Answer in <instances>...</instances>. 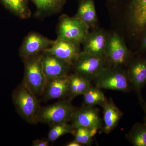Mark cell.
Masks as SVG:
<instances>
[{"instance_id":"cell-1","label":"cell","mask_w":146,"mask_h":146,"mask_svg":"<svg viewBox=\"0 0 146 146\" xmlns=\"http://www.w3.org/2000/svg\"><path fill=\"white\" fill-rule=\"evenodd\" d=\"M12 98L21 117L29 123L36 122L40 108L37 97L23 83L14 90Z\"/></svg>"},{"instance_id":"cell-2","label":"cell","mask_w":146,"mask_h":146,"mask_svg":"<svg viewBox=\"0 0 146 146\" xmlns=\"http://www.w3.org/2000/svg\"><path fill=\"white\" fill-rule=\"evenodd\" d=\"M41 57L42 54L40 53L25 59V75L23 83L36 97L43 94L48 81L43 72Z\"/></svg>"},{"instance_id":"cell-3","label":"cell","mask_w":146,"mask_h":146,"mask_svg":"<svg viewBox=\"0 0 146 146\" xmlns=\"http://www.w3.org/2000/svg\"><path fill=\"white\" fill-rule=\"evenodd\" d=\"M94 81L100 89L127 92L132 87L126 71L120 67H106Z\"/></svg>"},{"instance_id":"cell-4","label":"cell","mask_w":146,"mask_h":146,"mask_svg":"<svg viewBox=\"0 0 146 146\" xmlns=\"http://www.w3.org/2000/svg\"><path fill=\"white\" fill-rule=\"evenodd\" d=\"M75 110L70 101H60L46 107L40 108L36 122L51 125L59 123H68L71 121Z\"/></svg>"},{"instance_id":"cell-5","label":"cell","mask_w":146,"mask_h":146,"mask_svg":"<svg viewBox=\"0 0 146 146\" xmlns=\"http://www.w3.org/2000/svg\"><path fill=\"white\" fill-rule=\"evenodd\" d=\"M106 58L80 51L73 63L75 74L92 81L95 80L107 66Z\"/></svg>"},{"instance_id":"cell-6","label":"cell","mask_w":146,"mask_h":146,"mask_svg":"<svg viewBox=\"0 0 146 146\" xmlns=\"http://www.w3.org/2000/svg\"><path fill=\"white\" fill-rule=\"evenodd\" d=\"M89 29L79 18L63 15L60 17L58 26V37L80 44L89 33Z\"/></svg>"},{"instance_id":"cell-7","label":"cell","mask_w":146,"mask_h":146,"mask_svg":"<svg viewBox=\"0 0 146 146\" xmlns=\"http://www.w3.org/2000/svg\"><path fill=\"white\" fill-rule=\"evenodd\" d=\"M114 5L124 2L127 9L128 21L131 33L141 34L146 27V0H109Z\"/></svg>"},{"instance_id":"cell-8","label":"cell","mask_w":146,"mask_h":146,"mask_svg":"<svg viewBox=\"0 0 146 146\" xmlns=\"http://www.w3.org/2000/svg\"><path fill=\"white\" fill-rule=\"evenodd\" d=\"M130 52L125 42L117 33L108 35L106 57L110 66L122 67L128 62Z\"/></svg>"},{"instance_id":"cell-9","label":"cell","mask_w":146,"mask_h":146,"mask_svg":"<svg viewBox=\"0 0 146 146\" xmlns=\"http://www.w3.org/2000/svg\"><path fill=\"white\" fill-rule=\"evenodd\" d=\"M71 121L75 128L84 127L99 129L103 126V120L100 116L99 110L94 106L86 105L75 110Z\"/></svg>"},{"instance_id":"cell-10","label":"cell","mask_w":146,"mask_h":146,"mask_svg":"<svg viewBox=\"0 0 146 146\" xmlns=\"http://www.w3.org/2000/svg\"><path fill=\"white\" fill-rule=\"evenodd\" d=\"M54 42L39 33H31L24 39L19 54L24 59L34 56L51 47Z\"/></svg>"},{"instance_id":"cell-11","label":"cell","mask_w":146,"mask_h":146,"mask_svg":"<svg viewBox=\"0 0 146 146\" xmlns=\"http://www.w3.org/2000/svg\"><path fill=\"white\" fill-rule=\"evenodd\" d=\"M41 61L47 80L68 76L72 67L69 63L46 52L42 53Z\"/></svg>"},{"instance_id":"cell-12","label":"cell","mask_w":146,"mask_h":146,"mask_svg":"<svg viewBox=\"0 0 146 146\" xmlns=\"http://www.w3.org/2000/svg\"><path fill=\"white\" fill-rule=\"evenodd\" d=\"M80 45L57 37L52 46L44 52L52 54L72 67L73 63L81 51Z\"/></svg>"},{"instance_id":"cell-13","label":"cell","mask_w":146,"mask_h":146,"mask_svg":"<svg viewBox=\"0 0 146 146\" xmlns=\"http://www.w3.org/2000/svg\"><path fill=\"white\" fill-rule=\"evenodd\" d=\"M108 35L103 30L94 29L86 35L82 42L83 51L104 58L106 57V50Z\"/></svg>"},{"instance_id":"cell-14","label":"cell","mask_w":146,"mask_h":146,"mask_svg":"<svg viewBox=\"0 0 146 146\" xmlns=\"http://www.w3.org/2000/svg\"><path fill=\"white\" fill-rule=\"evenodd\" d=\"M126 72L138 98L142 97L141 90L146 84V56L133 60L129 64Z\"/></svg>"},{"instance_id":"cell-15","label":"cell","mask_w":146,"mask_h":146,"mask_svg":"<svg viewBox=\"0 0 146 146\" xmlns=\"http://www.w3.org/2000/svg\"><path fill=\"white\" fill-rule=\"evenodd\" d=\"M45 100L56 99L70 95V77L64 76L47 81L43 94Z\"/></svg>"},{"instance_id":"cell-16","label":"cell","mask_w":146,"mask_h":146,"mask_svg":"<svg viewBox=\"0 0 146 146\" xmlns=\"http://www.w3.org/2000/svg\"><path fill=\"white\" fill-rule=\"evenodd\" d=\"M102 107L103 110L102 128L104 132L108 134L117 125L123 113L111 99L107 100Z\"/></svg>"},{"instance_id":"cell-17","label":"cell","mask_w":146,"mask_h":146,"mask_svg":"<svg viewBox=\"0 0 146 146\" xmlns=\"http://www.w3.org/2000/svg\"><path fill=\"white\" fill-rule=\"evenodd\" d=\"M75 17L83 21L89 27L97 29L98 19L94 0H80Z\"/></svg>"},{"instance_id":"cell-18","label":"cell","mask_w":146,"mask_h":146,"mask_svg":"<svg viewBox=\"0 0 146 146\" xmlns=\"http://www.w3.org/2000/svg\"><path fill=\"white\" fill-rule=\"evenodd\" d=\"M3 5L19 18H29L31 11L27 0H1Z\"/></svg>"},{"instance_id":"cell-19","label":"cell","mask_w":146,"mask_h":146,"mask_svg":"<svg viewBox=\"0 0 146 146\" xmlns=\"http://www.w3.org/2000/svg\"><path fill=\"white\" fill-rule=\"evenodd\" d=\"M126 136L133 146H146V124L136 123Z\"/></svg>"},{"instance_id":"cell-20","label":"cell","mask_w":146,"mask_h":146,"mask_svg":"<svg viewBox=\"0 0 146 146\" xmlns=\"http://www.w3.org/2000/svg\"><path fill=\"white\" fill-rule=\"evenodd\" d=\"M101 89L91 85L83 94L84 100L86 105L102 106L107 100Z\"/></svg>"},{"instance_id":"cell-21","label":"cell","mask_w":146,"mask_h":146,"mask_svg":"<svg viewBox=\"0 0 146 146\" xmlns=\"http://www.w3.org/2000/svg\"><path fill=\"white\" fill-rule=\"evenodd\" d=\"M75 131V128L72 125L68 123L52 125L48 135V140L50 142H54L63 135L67 134L74 135Z\"/></svg>"},{"instance_id":"cell-22","label":"cell","mask_w":146,"mask_h":146,"mask_svg":"<svg viewBox=\"0 0 146 146\" xmlns=\"http://www.w3.org/2000/svg\"><path fill=\"white\" fill-rule=\"evenodd\" d=\"M39 12L52 13L58 11L65 5L66 0H32Z\"/></svg>"},{"instance_id":"cell-23","label":"cell","mask_w":146,"mask_h":146,"mask_svg":"<svg viewBox=\"0 0 146 146\" xmlns=\"http://www.w3.org/2000/svg\"><path fill=\"white\" fill-rule=\"evenodd\" d=\"M98 130L96 129L87 127L77 128L74 134V140L82 145H90L93 141V137L96 134Z\"/></svg>"},{"instance_id":"cell-24","label":"cell","mask_w":146,"mask_h":146,"mask_svg":"<svg viewBox=\"0 0 146 146\" xmlns=\"http://www.w3.org/2000/svg\"><path fill=\"white\" fill-rule=\"evenodd\" d=\"M78 75V80L77 89V96L80 95H83L91 85V81Z\"/></svg>"},{"instance_id":"cell-25","label":"cell","mask_w":146,"mask_h":146,"mask_svg":"<svg viewBox=\"0 0 146 146\" xmlns=\"http://www.w3.org/2000/svg\"><path fill=\"white\" fill-rule=\"evenodd\" d=\"M70 77V96L71 98H74L77 96L78 75L76 74L72 75Z\"/></svg>"},{"instance_id":"cell-26","label":"cell","mask_w":146,"mask_h":146,"mask_svg":"<svg viewBox=\"0 0 146 146\" xmlns=\"http://www.w3.org/2000/svg\"><path fill=\"white\" fill-rule=\"evenodd\" d=\"M140 50L142 51H146V27L142 32Z\"/></svg>"},{"instance_id":"cell-27","label":"cell","mask_w":146,"mask_h":146,"mask_svg":"<svg viewBox=\"0 0 146 146\" xmlns=\"http://www.w3.org/2000/svg\"><path fill=\"white\" fill-rule=\"evenodd\" d=\"M49 141L44 140L37 139L35 140L33 142V146H49Z\"/></svg>"},{"instance_id":"cell-28","label":"cell","mask_w":146,"mask_h":146,"mask_svg":"<svg viewBox=\"0 0 146 146\" xmlns=\"http://www.w3.org/2000/svg\"><path fill=\"white\" fill-rule=\"evenodd\" d=\"M138 100H139V102H140V104H141V106L143 107V109L144 110V112H145V119H144V121H145V123L146 124V103L143 100V98L142 97H141V98H138Z\"/></svg>"},{"instance_id":"cell-29","label":"cell","mask_w":146,"mask_h":146,"mask_svg":"<svg viewBox=\"0 0 146 146\" xmlns=\"http://www.w3.org/2000/svg\"><path fill=\"white\" fill-rule=\"evenodd\" d=\"M66 146H82L81 145L78 143V142H77L75 140L74 141H72V142H70V143H68V144L66 145Z\"/></svg>"}]
</instances>
